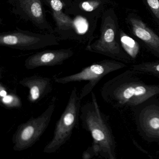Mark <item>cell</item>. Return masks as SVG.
Instances as JSON below:
<instances>
[{
	"instance_id": "cell-9",
	"label": "cell",
	"mask_w": 159,
	"mask_h": 159,
	"mask_svg": "<svg viewBox=\"0 0 159 159\" xmlns=\"http://www.w3.org/2000/svg\"><path fill=\"white\" fill-rule=\"evenodd\" d=\"M132 109L140 131L148 137L159 139V100L151 98Z\"/></svg>"
},
{
	"instance_id": "cell-6",
	"label": "cell",
	"mask_w": 159,
	"mask_h": 159,
	"mask_svg": "<svg viewBox=\"0 0 159 159\" xmlns=\"http://www.w3.org/2000/svg\"><path fill=\"white\" fill-rule=\"evenodd\" d=\"M56 107V98L40 116L31 117L19 125L13 134L12 143L15 151H23L33 146L45 131L51 121Z\"/></svg>"
},
{
	"instance_id": "cell-20",
	"label": "cell",
	"mask_w": 159,
	"mask_h": 159,
	"mask_svg": "<svg viewBox=\"0 0 159 159\" xmlns=\"http://www.w3.org/2000/svg\"><path fill=\"white\" fill-rule=\"evenodd\" d=\"M109 159H115V158H114V157H112L111 158H110Z\"/></svg>"
},
{
	"instance_id": "cell-10",
	"label": "cell",
	"mask_w": 159,
	"mask_h": 159,
	"mask_svg": "<svg viewBox=\"0 0 159 159\" xmlns=\"http://www.w3.org/2000/svg\"><path fill=\"white\" fill-rule=\"evenodd\" d=\"M12 12L21 19L30 21L38 29L53 31L46 18L42 0H8Z\"/></svg>"
},
{
	"instance_id": "cell-4",
	"label": "cell",
	"mask_w": 159,
	"mask_h": 159,
	"mask_svg": "<svg viewBox=\"0 0 159 159\" xmlns=\"http://www.w3.org/2000/svg\"><path fill=\"white\" fill-rule=\"evenodd\" d=\"M56 23L55 32L63 40L70 39L80 42L87 41V45L94 39V31L99 19H92L80 15L66 14L64 10L51 11Z\"/></svg>"
},
{
	"instance_id": "cell-16",
	"label": "cell",
	"mask_w": 159,
	"mask_h": 159,
	"mask_svg": "<svg viewBox=\"0 0 159 159\" xmlns=\"http://www.w3.org/2000/svg\"><path fill=\"white\" fill-rule=\"evenodd\" d=\"M130 69L137 72L159 77V60L133 64L131 66Z\"/></svg>"
},
{
	"instance_id": "cell-21",
	"label": "cell",
	"mask_w": 159,
	"mask_h": 159,
	"mask_svg": "<svg viewBox=\"0 0 159 159\" xmlns=\"http://www.w3.org/2000/svg\"><path fill=\"white\" fill-rule=\"evenodd\" d=\"M7 1H8V0H7Z\"/></svg>"
},
{
	"instance_id": "cell-7",
	"label": "cell",
	"mask_w": 159,
	"mask_h": 159,
	"mask_svg": "<svg viewBox=\"0 0 159 159\" xmlns=\"http://www.w3.org/2000/svg\"><path fill=\"white\" fill-rule=\"evenodd\" d=\"M126 67V63L115 60L105 59L94 62L84 68L81 71L61 78L53 77L55 82L65 84L70 82L88 81L79 93L82 100L85 96L92 92V90L99 81L107 75Z\"/></svg>"
},
{
	"instance_id": "cell-8",
	"label": "cell",
	"mask_w": 159,
	"mask_h": 159,
	"mask_svg": "<svg viewBox=\"0 0 159 159\" xmlns=\"http://www.w3.org/2000/svg\"><path fill=\"white\" fill-rule=\"evenodd\" d=\"M59 44L57 36L36 33L16 28L12 31L0 34V45L20 50H35Z\"/></svg>"
},
{
	"instance_id": "cell-11",
	"label": "cell",
	"mask_w": 159,
	"mask_h": 159,
	"mask_svg": "<svg viewBox=\"0 0 159 159\" xmlns=\"http://www.w3.org/2000/svg\"><path fill=\"white\" fill-rule=\"evenodd\" d=\"M132 34L156 57L159 59V35L137 14L130 13L126 18Z\"/></svg>"
},
{
	"instance_id": "cell-13",
	"label": "cell",
	"mask_w": 159,
	"mask_h": 159,
	"mask_svg": "<svg viewBox=\"0 0 159 159\" xmlns=\"http://www.w3.org/2000/svg\"><path fill=\"white\" fill-rule=\"evenodd\" d=\"M109 0H72L66 7L64 12L71 15H80L92 19H99L105 10Z\"/></svg>"
},
{
	"instance_id": "cell-2",
	"label": "cell",
	"mask_w": 159,
	"mask_h": 159,
	"mask_svg": "<svg viewBox=\"0 0 159 159\" xmlns=\"http://www.w3.org/2000/svg\"><path fill=\"white\" fill-rule=\"evenodd\" d=\"M79 118L83 129L91 134L93 139L91 148L93 153L109 159L114 157L112 131L93 91L91 101L81 106Z\"/></svg>"
},
{
	"instance_id": "cell-12",
	"label": "cell",
	"mask_w": 159,
	"mask_h": 159,
	"mask_svg": "<svg viewBox=\"0 0 159 159\" xmlns=\"http://www.w3.org/2000/svg\"><path fill=\"white\" fill-rule=\"evenodd\" d=\"M73 55V51L71 48L44 50L26 59L24 66L27 70H33L39 67L61 65Z\"/></svg>"
},
{
	"instance_id": "cell-15",
	"label": "cell",
	"mask_w": 159,
	"mask_h": 159,
	"mask_svg": "<svg viewBox=\"0 0 159 159\" xmlns=\"http://www.w3.org/2000/svg\"><path fill=\"white\" fill-rule=\"evenodd\" d=\"M119 38L123 51L131 59L132 61L136 59L140 52V46L139 43L121 29L119 30Z\"/></svg>"
},
{
	"instance_id": "cell-19",
	"label": "cell",
	"mask_w": 159,
	"mask_h": 159,
	"mask_svg": "<svg viewBox=\"0 0 159 159\" xmlns=\"http://www.w3.org/2000/svg\"><path fill=\"white\" fill-rule=\"evenodd\" d=\"M64 1V2L66 4V7L69 6L71 5V3H72V0H63Z\"/></svg>"
},
{
	"instance_id": "cell-5",
	"label": "cell",
	"mask_w": 159,
	"mask_h": 159,
	"mask_svg": "<svg viewBox=\"0 0 159 159\" xmlns=\"http://www.w3.org/2000/svg\"><path fill=\"white\" fill-rule=\"evenodd\" d=\"M81 101L74 87L64 111L56 124L53 138L44 148V153L52 154L57 152L70 139L80 119Z\"/></svg>"
},
{
	"instance_id": "cell-14",
	"label": "cell",
	"mask_w": 159,
	"mask_h": 159,
	"mask_svg": "<svg viewBox=\"0 0 159 159\" xmlns=\"http://www.w3.org/2000/svg\"><path fill=\"white\" fill-rule=\"evenodd\" d=\"M19 84L29 90L28 101L31 103L38 102L52 91L51 79L37 75L25 77Z\"/></svg>"
},
{
	"instance_id": "cell-1",
	"label": "cell",
	"mask_w": 159,
	"mask_h": 159,
	"mask_svg": "<svg viewBox=\"0 0 159 159\" xmlns=\"http://www.w3.org/2000/svg\"><path fill=\"white\" fill-rule=\"evenodd\" d=\"M131 69L106 81L101 94L105 102L115 108L133 107L159 95V84H147Z\"/></svg>"
},
{
	"instance_id": "cell-17",
	"label": "cell",
	"mask_w": 159,
	"mask_h": 159,
	"mask_svg": "<svg viewBox=\"0 0 159 159\" xmlns=\"http://www.w3.org/2000/svg\"><path fill=\"white\" fill-rule=\"evenodd\" d=\"M1 102L9 108H18L22 106L20 98L14 91H9L5 96L1 97Z\"/></svg>"
},
{
	"instance_id": "cell-18",
	"label": "cell",
	"mask_w": 159,
	"mask_h": 159,
	"mask_svg": "<svg viewBox=\"0 0 159 159\" xmlns=\"http://www.w3.org/2000/svg\"><path fill=\"white\" fill-rule=\"evenodd\" d=\"M143 2L159 27V0H143Z\"/></svg>"
},
{
	"instance_id": "cell-3",
	"label": "cell",
	"mask_w": 159,
	"mask_h": 159,
	"mask_svg": "<svg viewBox=\"0 0 159 159\" xmlns=\"http://www.w3.org/2000/svg\"><path fill=\"white\" fill-rule=\"evenodd\" d=\"M119 25L117 16L113 8L105 9L101 16L100 35L86 50L101 54L124 63L132 61L121 47L119 38Z\"/></svg>"
}]
</instances>
